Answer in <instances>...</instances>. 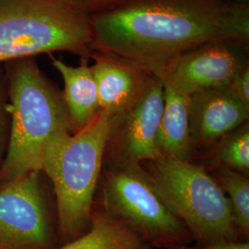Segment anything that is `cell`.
Returning a JSON list of instances; mask_svg holds the SVG:
<instances>
[{
    "mask_svg": "<svg viewBox=\"0 0 249 249\" xmlns=\"http://www.w3.org/2000/svg\"><path fill=\"white\" fill-rule=\"evenodd\" d=\"M50 56L52 66L64 81L63 97L70 116L71 133H75L89 124L101 110L89 57H81L80 65L74 67L51 54Z\"/></svg>",
    "mask_w": 249,
    "mask_h": 249,
    "instance_id": "7c38bea8",
    "label": "cell"
},
{
    "mask_svg": "<svg viewBox=\"0 0 249 249\" xmlns=\"http://www.w3.org/2000/svg\"><path fill=\"white\" fill-rule=\"evenodd\" d=\"M112 117L100 110L89 124L75 133L58 136L45 151L42 172L53 184L57 234L63 244L79 238L90 227Z\"/></svg>",
    "mask_w": 249,
    "mask_h": 249,
    "instance_id": "3957f363",
    "label": "cell"
},
{
    "mask_svg": "<svg viewBox=\"0 0 249 249\" xmlns=\"http://www.w3.org/2000/svg\"><path fill=\"white\" fill-rule=\"evenodd\" d=\"M164 106L160 117L158 147L160 155L191 160L194 147L189 128V97L162 80Z\"/></svg>",
    "mask_w": 249,
    "mask_h": 249,
    "instance_id": "4fadbf2b",
    "label": "cell"
},
{
    "mask_svg": "<svg viewBox=\"0 0 249 249\" xmlns=\"http://www.w3.org/2000/svg\"><path fill=\"white\" fill-rule=\"evenodd\" d=\"M101 175V210L151 249H169L193 239L141 164L107 166Z\"/></svg>",
    "mask_w": 249,
    "mask_h": 249,
    "instance_id": "8992f818",
    "label": "cell"
},
{
    "mask_svg": "<svg viewBox=\"0 0 249 249\" xmlns=\"http://www.w3.org/2000/svg\"><path fill=\"white\" fill-rule=\"evenodd\" d=\"M211 175L228 198L238 241H246L249 234V178L220 164H216Z\"/></svg>",
    "mask_w": 249,
    "mask_h": 249,
    "instance_id": "9a60e30c",
    "label": "cell"
},
{
    "mask_svg": "<svg viewBox=\"0 0 249 249\" xmlns=\"http://www.w3.org/2000/svg\"><path fill=\"white\" fill-rule=\"evenodd\" d=\"M89 17L76 0H0V65L60 51L89 57Z\"/></svg>",
    "mask_w": 249,
    "mask_h": 249,
    "instance_id": "277c9868",
    "label": "cell"
},
{
    "mask_svg": "<svg viewBox=\"0 0 249 249\" xmlns=\"http://www.w3.org/2000/svg\"><path fill=\"white\" fill-rule=\"evenodd\" d=\"M1 66V65H0ZM9 116L8 113V93H7V80L4 67H0V165L6 141L8 139V125Z\"/></svg>",
    "mask_w": 249,
    "mask_h": 249,
    "instance_id": "e0dca14e",
    "label": "cell"
},
{
    "mask_svg": "<svg viewBox=\"0 0 249 249\" xmlns=\"http://www.w3.org/2000/svg\"><path fill=\"white\" fill-rule=\"evenodd\" d=\"M231 94L249 105V64L244 65L226 87Z\"/></svg>",
    "mask_w": 249,
    "mask_h": 249,
    "instance_id": "ac0fdd59",
    "label": "cell"
},
{
    "mask_svg": "<svg viewBox=\"0 0 249 249\" xmlns=\"http://www.w3.org/2000/svg\"><path fill=\"white\" fill-rule=\"evenodd\" d=\"M54 249H151L103 210H92L88 231Z\"/></svg>",
    "mask_w": 249,
    "mask_h": 249,
    "instance_id": "5bb4252c",
    "label": "cell"
},
{
    "mask_svg": "<svg viewBox=\"0 0 249 249\" xmlns=\"http://www.w3.org/2000/svg\"><path fill=\"white\" fill-rule=\"evenodd\" d=\"M248 47L229 41L198 45L170 61L160 78L188 97L206 89L227 87L241 68L249 63Z\"/></svg>",
    "mask_w": 249,
    "mask_h": 249,
    "instance_id": "9c48e42d",
    "label": "cell"
},
{
    "mask_svg": "<svg viewBox=\"0 0 249 249\" xmlns=\"http://www.w3.org/2000/svg\"><path fill=\"white\" fill-rule=\"evenodd\" d=\"M218 163L244 175L249 171V124H242L217 144Z\"/></svg>",
    "mask_w": 249,
    "mask_h": 249,
    "instance_id": "2e32d148",
    "label": "cell"
},
{
    "mask_svg": "<svg viewBox=\"0 0 249 249\" xmlns=\"http://www.w3.org/2000/svg\"><path fill=\"white\" fill-rule=\"evenodd\" d=\"M89 14L108 9L123 0H76Z\"/></svg>",
    "mask_w": 249,
    "mask_h": 249,
    "instance_id": "ffe728a7",
    "label": "cell"
},
{
    "mask_svg": "<svg viewBox=\"0 0 249 249\" xmlns=\"http://www.w3.org/2000/svg\"><path fill=\"white\" fill-rule=\"evenodd\" d=\"M89 18L92 50L159 78L170 61L198 45L249 44V4L227 0H123Z\"/></svg>",
    "mask_w": 249,
    "mask_h": 249,
    "instance_id": "6da1fadb",
    "label": "cell"
},
{
    "mask_svg": "<svg viewBox=\"0 0 249 249\" xmlns=\"http://www.w3.org/2000/svg\"><path fill=\"white\" fill-rule=\"evenodd\" d=\"M89 57L100 108L113 117L133 107L156 77L112 53L92 50Z\"/></svg>",
    "mask_w": 249,
    "mask_h": 249,
    "instance_id": "8fae6325",
    "label": "cell"
},
{
    "mask_svg": "<svg viewBox=\"0 0 249 249\" xmlns=\"http://www.w3.org/2000/svg\"><path fill=\"white\" fill-rule=\"evenodd\" d=\"M43 172H32L0 189V249H54L53 222Z\"/></svg>",
    "mask_w": 249,
    "mask_h": 249,
    "instance_id": "52a82bcc",
    "label": "cell"
},
{
    "mask_svg": "<svg viewBox=\"0 0 249 249\" xmlns=\"http://www.w3.org/2000/svg\"><path fill=\"white\" fill-rule=\"evenodd\" d=\"M189 128L194 150L209 148L249 122V105L226 87L206 89L189 96Z\"/></svg>",
    "mask_w": 249,
    "mask_h": 249,
    "instance_id": "30bf717a",
    "label": "cell"
},
{
    "mask_svg": "<svg viewBox=\"0 0 249 249\" xmlns=\"http://www.w3.org/2000/svg\"><path fill=\"white\" fill-rule=\"evenodd\" d=\"M235 3H241V4H249V0H227Z\"/></svg>",
    "mask_w": 249,
    "mask_h": 249,
    "instance_id": "44dd1931",
    "label": "cell"
},
{
    "mask_svg": "<svg viewBox=\"0 0 249 249\" xmlns=\"http://www.w3.org/2000/svg\"><path fill=\"white\" fill-rule=\"evenodd\" d=\"M9 142L0 165V189L32 172H42L45 151L55 138L71 133L62 91L41 71L35 57L4 64Z\"/></svg>",
    "mask_w": 249,
    "mask_h": 249,
    "instance_id": "7a4b0ae2",
    "label": "cell"
},
{
    "mask_svg": "<svg viewBox=\"0 0 249 249\" xmlns=\"http://www.w3.org/2000/svg\"><path fill=\"white\" fill-rule=\"evenodd\" d=\"M141 166L193 239L238 241L228 198L203 165L161 155Z\"/></svg>",
    "mask_w": 249,
    "mask_h": 249,
    "instance_id": "5b68a950",
    "label": "cell"
},
{
    "mask_svg": "<svg viewBox=\"0 0 249 249\" xmlns=\"http://www.w3.org/2000/svg\"><path fill=\"white\" fill-rule=\"evenodd\" d=\"M163 106V83L160 78L154 77L133 107L112 117L105 153L107 166L141 164L161 156L158 133Z\"/></svg>",
    "mask_w": 249,
    "mask_h": 249,
    "instance_id": "ba28073f",
    "label": "cell"
},
{
    "mask_svg": "<svg viewBox=\"0 0 249 249\" xmlns=\"http://www.w3.org/2000/svg\"><path fill=\"white\" fill-rule=\"evenodd\" d=\"M169 249H249V244L248 241H221L210 245H200L198 247L181 245Z\"/></svg>",
    "mask_w": 249,
    "mask_h": 249,
    "instance_id": "d6986e66",
    "label": "cell"
}]
</instances>
